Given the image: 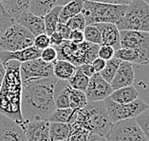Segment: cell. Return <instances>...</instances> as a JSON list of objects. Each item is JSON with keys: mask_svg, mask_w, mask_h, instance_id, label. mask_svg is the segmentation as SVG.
Masks as SVG:
<instances>
[{"mask_svg": "<svg viewBox=\"0 0 149 141\" xmlns=\"http://www.w3.org/2000/svg\"><path fill=\"white\" fill-rule=\"evenodd\" d=\"M58 79L49 77L29 79L22 81L21 114L25 122L47 120L56 109L53 99V89Z\"/></svg>", "mask_w": 149, "mask_h": 141, "instance_id": "6da1fadb", "label": "cell"}, {"mask_svg": "<svg viewBox=\"0 0 149 141\" xmlns=\"http://www.w3.org/2000/svg\"><path fill=\"white\" fill-rule=\"evenodd\" d=\"M20 64L12 60L5 66V75L0 87V114L10 118L24 129L26 122L21 114L22 79Z\"/></svg>", "mask_w": 149, "mask_h": 141, "instance_id": "7a4b0ae2", "label": "cell"}, {"mask_svg": "<svg viewBox=\"0 0 149 141\" xmlns=\"http://www.w3.org/2000/svg\"><path fill=\"white\" fill-rule=\"evenodd\" d=\"M111 124L104 100L88 102L82 110H73L68 122L70 126H79L104 136L107 135Z\"/></svg>", "mask_w": 149, "mask_h": 141, "instance_id": "3957f363", "label": "cell"}, {"mask_svg": "<svg viewBox=\"0 0 149 141\" xmlns=\"http://www.w3.org/2000/svg\"><path fill=\"white\" fill-rule=\"evenodd\" d=\"M126 8L127 5L84 0L82 13L85 16L86 25L97 23H111L116 25L122 19Z\"/></svg>", "mask_w": 149, "mask_h": 141, "instance_id": "277c9868", "label": "cell"}, {"mask_svg": "<svg viewBox=\"0 0 149 141\" xmlns=\"http://www.w3.org/2000/svg\"><path fill=\"white\" fill-rule=\"evenodd\" d=\"M99 45L84 41L82 43H74L65 40L60 46L56 47L57 59L67 60L78 67L82 64L91 63L97 57Z\"/></svg>", "mask_w": 149, "mask_h": 141, "instance_id": "5b68a950", "label": "cell"}, {"mask_svg": "<svg viewBox=\"0 0 149 141\" xmlns=\"http://www.w3.org/2000/svg\"><path fill=\"white\" fill-rule=\"evenodd\" d=\"M116 26L119 31L149 32V4L144 0H131Z\"/></svg>", "mask_w": 149, "mask_h": 141, "instance_id": "8992f818", "label": "cell"}, {"mask_svg": "<svg viewBox=\"0 0 149 141\" xmlns=\"http://www.w3.org/2000/svg\"><path fill=\"white\" fill-rule=\"evenodd\" d=\"M34 36L14 22L0 36V52H16L33 46Z\"/></svg>", "mask_w": 149, "mask_h": 141, "instance_id": "52a82bcc", "label": "cell"}, {"mask_svg": "<svg viewBox=\"0 0 149 141\" xmlns=\"http://www.w3.org/2000/svg\"><path fill=\"white\" fill-rule=\"evenodd\" d=\"M104 102L111 123L135 118L148 108V105L141 98H137L127 104H119L107 97Z\"/></svg>", "mask_w": 149, "mask_h": 141, "instance_id": "ba28073f", "label": "cell"}, {"mask_svg": "<svg viewBox=\"0 0 149 141\" xmlns=\"http://www.w3.org/2000/svg\"><path fill=\"white\" fill-rule=\"evenodd\" d=\"M105 138L107 141H147L134 118L112 123Z\"/></svg>", "mask_w": 149, "mask_h": 141, "instance_id": "9c48e42d", "label": "cell"}, {"mask_svg": "<svg viewBox=\"0 0 149 141\" xmlns=\"http://www.w3.org/2000/svg\"><path fill=\"white\" fill-rule=\"evenodd\" d=\"M121 48L137 51L149 61V32L140 31H120Z\"/></svg>", "mask_w": 149, "mask_h": 141, "instance_id": "30bf717a", "label": "cell"}, {"mask_svg": "<svg viewBox=\"0 0 149 141\" xmlns=\"http://www.w3.org/2000/svg\"><path fill=\"white\" fill-rule=\"evenodd\" d=\"M52 75V63H47L41 58H36L20 64V76L22 81L49 77Z\"/></svg>", "mask_w": 149, "mask_h": 141, "instance_id": "8fae6325", "label": "cell"}, {"mask_svg": "<svg viewBox=\"0 0 149 141\" xmlns=\"http://www.w3.org/2000/svg\"><path fill=\"white\" fill-rule=\"evenodd\" d=\"M113 89L111 88L109 83L105 81L100 74L96 73L89 78L88 88L85 93L88 102H94V101L104 100L111 95Z\"/></svg>", "mask_w": 149, "mask_h": 141, "instance_id": "7c38bea8", "label": "cell"}, {"mask_svg": "<svg viewBox=\"0 0 149 141\" xmlns=\"http://www.w3.org/2000/svg\"><path fill=\"white\" fill-rule=\"evenodd\" d=\"M0 141H27L22 127L0 114Z\"/></svg>", "mask_w": 149, "mask_h": 141, "instance_id": "4fadbf2b", "label": "cell"}, {"mask_svg": "<svg viewBox=\"0 0 149 141\" xmlns=\"http://www.w3.org/2000/svg\"><path fill=\"white\" fill-rule=\"evenodd\" d=\"M23 130L27 141H50L49 122L47 120L28 121Z\"/></svg>", "mask_w": 149, "mask_h": 141, "instance_id": "5bb4252c", "label": "cell"}, {"mask_svg": "<svg viewBox=\"0 0 149 141\" xmlns=\"http://www.w3.org/2000/svg\"><path fill=\"white\" fill-rule=\"evenodd\" d=\"M14 22L28 30L34 37L36 35L45 34V23L43 17L35 15L29 11L19 14L14 19Z\"/></svg>", "mask_w": 149, "mask_h": 141, "instance_id": "9a60e30c", "label": "cell"}, {"mask_svg": "<svg viewBox=\"0 0 149 141\" xmlns=\"http://www.w3.org/2000/svg\"><path fill=\"white\" fill-rule=\"evenodd\" d=\"M40 53H41V51L34 46L16 51V52H0V61L5 67L6 64L12 60L17 61L19 63H24L30 60L40 58Z\"/></svg>", "mask_w": 149, "mask_h": 141, "instance_id": "2e32d148", "label": "cell"}, {"mask_svg": "<svg viewBox=\"0 0 149 141\" xmlns=\"http://www.w3.org/2000/svg\"><path fill=\"white\" fill-rule=\"evenodd\" d=\"M134 80H135V74H134L132 64L122 61L115 76L110 82V86L114 91L123 87L133 85Z\"/></svg>", "mask_w": 149, "mask_h": 141, "instance_id": "e0dca14e", "label": "cell"}, {"mask_svg": "<svg viewBox=\"0 0 149 141\" xmlns=\"http://www.w3.org/2000/svg\"><path fill=\"white\" fill-rule=\"evenodd\" d=\"M102 37V45L112 47L115 51L121 48L120 44V31L115 24L111 23H97Z\"/></svg>", "mask_w": 149, "mask_h": 141, "instance_id": "ac0fdd59", "label": "cell"}, {"mask_svg": "<svg viewBox=\"0 0 149 141\" xmlns=\"http://www.w3.org/2000/svg\"><path fill=\"white\" fill-rule=\"evenodd\" d=\"M71 87L67 80L58 79L53 89V99L56 109L70 108V93Z\"/></svg>", "mask_w": 149, "mask_h": 141, "instance_id": "d6986e66", "label": "cell"}, {"mask_svg": "<svg viewBox=\"0 0 149 141\" xmlns=\"http://www.w3.org/2000/svg\"><path fill=\"white\" fill-rule=\"evenodd\" d=\"M109 98L119 104H127L134 101L135 99L139 98V92L133 85L126 86L114 90L111 95L108 96Z\"/></svg>", "mask_w": 149, "mask_h": 141, "instance_id": "ffe728a7", "label": "cell"}, {"mask_svg": "<svg viewBox=\"0 0 149 141\" xmlns=\"http://www.w3.org/2000/svg\"><path fill=\"white\" fill-rule=\"evenodd\" d=\"M77 67L67 60L57 59L52 63L53 75L60 80H68L75 74Z\"/></svg>", "mask_w": 149, "mask_h": 141, "instance_id": "44dd1931", "label": "cell"}, {"mask_svg": "<svg viewBox=\"0 0 149 141\" xmlns=\"http://www.w3.org/2000/svg\"><path fill=\"white\" fill-rule=\"evenodd\" d=\"M114 57H116V58H118L121 61L129 62L131 64L145 65L148 64L149 62L143 55H141L137 51L130 48H120L118 50H116Z\"/></svg>", "mask_w": 149, "mask_h": 141, "instance_id": "7402d4cb", "label": "cell"}, {"mask_svg": "<svg viewBox=\"0 0 149 141\" xmlns=\"http://www.w3.org/2000/svg\"><path fill=\"white\" fill-rule=\"evenodd\" d=\"M84 8V0H73L62 7L59 14V23L66 24L68 20L78 13H81Z\"/></svg>", "mask_w": 149, "mask_h": 141, "instance_id": "603a6c76", "label": "cell"}, {"mask_svg": "<svg viewBox=\"0 0 149 141\" xmlns=\"http://www.w3.org/2000/svg\"><path fill=\"white\" fill-rule=\"evenodd\" d=\"M3 7L14 20L22 13L28 11L30 0H0Z\"/></svg>", "mask_w": 149, "mask_h": 141, "instance_id": "cb8c5ba5", "label": "cell"}, {"mask_svg": "<svg viewBox=\"0 0 149 141\" xmlns=\"http://www.w3.org/2000/svg\"><path fill=\"white\" fill-rule=\"evenodd\" d=\"M55 6H57V0H30L28 11L43 17Z\"/></svg>", "mask_w": 149, "mask_h": 141, "instance_id": "d4e9b609", "label": "cell"}, {"mask_svg": "<svg viewBox=\"0 0 149 141\" xmlns=\"http://www.w3.org/2000/svg\"><path fill=\"white\" fill-rule=\"evenodd\" d=\"M70 133V127L68 123L49 122L50 141H66Z\"/></svg>", "mask_w": 149, "mask_h": 141, "instance_id": "484cf974", "label": "cell"}, {"mask_svg": "<svg viewBox=\"0 0 149 141\" xmlns=\"http://www.w3.org/2000/svg\"><path fill=\"white\" fill-rule=\"evenodd\" d=\"M61 9V6H55L43 16L45 23V34H48L49 36L52 35L54 32H56L57 26L59 24V14Z\"/></svg>", "mask_w": 149, "mask_h": 141, "instance_id": "4316f807", "label": "cell"}, {"mask_svg": "<svg viewBox=\"0 0 149 141\" xmlns=\"http://www.w3.org/2000/svg\"><path fill=\"white\" fill-rule=\"evenodd\" d=\"M88 103L85 92L71 89L70 93V108L72 110H82Z\"/></svg>", "mask_w": 149, "mask_h": 141, "instance_id": "83f0119b", "label": "cell"}, {"mask_svg": "<svg viewBox=\"0 0 149 141\" xmlns=\"http://www.w3.org/2000/svg\"><path fill=\"white\" fill-rule=\"evenodd\" d=\"M68 84H70V86L71 87V89L86 92V88H88V82H89V77L84 74L77 68L75 74L72 75L71 78L68 79Z\"/></svg>", "mask_w": 149, "mask_h": 141, "instance_id": "f1b7e54d", "label": "cell"}, {"mask_svg": "<svg viewBox=\"0 0 149 141\" xmlns=\"http://www.w3.org/2000/svg\"><path fill=\"white\" fill-rule=\"evenodd\" d=\"M121 62L122 61L119 60L118 58H116V57H113V58L110 60L105 61V66L103 69V71H102L101 73H99L100 75L105 81L110 84V82L115 76L116 73H117V70Z\"/></svg>", "mask_w": 149, "mask_h": 141, "instance_id": "f546056e", "label": "cell"}, {"mask_svg": "<svg viewBox=\"0 0 149 141\" xmlns=\"http://www.w3.org/2000/svg\"><path fill=\"white\" fill-rule=\"evenodd\" d=\"M83 32H84V37H85V41L99 46L102 45L101 32L96 25L94 24L86 25L85 29L83 30Z\"/></svg>", "mask_w": 149, "mask_h": 141, "instance_id": "4dcf8cb0", "label": "cell"}, {"mask_svg": "<svg viewBox=\"0 0 149 141\" xmlns=\"http://www.w3.org/2000/svg\"><path fill=\"white\" fill-rule=\"evenodd\" d=\"M73 110L70 108L68 109H55L53 113L49 116L47 121L49 122H58V123H68L70 122V116Z\"/></svg>", "mask_w": 149, "mask_h": 141, "instance_id": "1f68e13d", "label": "cell"}, {"mask_svg": "<svg viewBox=\"0 0 149 141\" xmlns=\"http://www.w3.org/2000/svg\"><path fill=\"white\" fill-rule=\"evenodd\" d=\"M70 133L66 141H86L89 132L79 126H70Z\"/></svg>", "mask_w": 149, "mask_h": 141, "instance_id": "d6a6232c", "label": "cell"}, {"mask_svg": "<svg viewBox=\"0 0 149 141\" xmlns=\"http://www.w3.org/2000/svg\"><path fill=\"white\" fill-rule=\"evenodd\" d=\"M136 122L139 124L140 128L143 131V135L147 141H149V106L145 111H143L141 114L134 118Z\"/></svg>", "mask_w": 149, "mask_h": 141, "instance_id": "836d02e7", "label": "cell"}, {"mask_svg": "<svg viewBox=\"0 0 149 141\" xmlns=\"http://www.w3.org/2000/svg\"><path fill=\"white\" fill-rule=\"evenodd\" d=\"M14 23V20L10 16L7 11L3 7L1 1H0V36L4 34V32L9 29Z\"/></svg>", "mask_w": 149, "mask_h": 141, "instance_id": "e575fe53", "label": "cell"}, {"mask_svg": "<svg viewBox=\"0 0 149 141\" xmlns=\"http://www.w3.org/2000/svg\"><path fill=\"white\" fill-rule=\"evenodd\" d=\"M66 25L71 31H83L86 26V23L85 16L81 13L76 14L73 17H71L70 20H68Z\"/></svg>", "mask_w": 149, "mask_h": 141, "instance_id": "d590c367", "label": "cell"}, {"mask_svg": "<svg viewBox=\"0 0 149 141\" xmlns=\"http://www.w3.org/2000/svg\"><path fill=\"white\" fill-rule=\"evenodd\" d=\"M57 50L55 47L49 46L48 48H45L41 51L40 53V58L47 63H53L57 60Z\"/></svg>", "mask_w": 149, "mask_h": 141, "instance_id": "8d00e7d4", "label": "cell"}, {"mask_svg": "<svg viewBox=\"0 0 149 141\" xmlns=\"http://www.w3.org/2000/svg\"><path fill=\"white\" fill-rule=\"evenodd\" d=\"M114 55H115V50L112 47L107 45H100L97 56L104 59V61H107L113 58Z\"/></svg>", "mask_w": 149, "mask_h": 141, "instance_id": "74e56055", "label": "cell"}, {"mask_svg": "<svg viewBox=\"0 0 149 141\" xmlns=\"http://www.w3.org/2000/svg\"><path fill=\"white\" fill-rule=\"evenodd\" d=\"M33 46L36 47V48L40 51L44 50L45 48H48L49 46H50L49 36L46 34H41L39 35H36L34 37Z\"/></svg>", "mask_w": 149, "mask_h": 141, "instance_id": "f35d334b", "label": "cell"}, {"mask_svg": "<svg viewBox=\"0 0 149 141\" xmlns=\"http://www.w3.org/2000/svg\"><path fill=\"white\" fill-rule=\"evenodd\" d=\"M49 41H50V46H53V47H58L60 46L62 43L65 41V39L63 37L59 32H54L52 35H49Z\"/></svg>", "mask_w": 149, "mask_h": 141, "instance_id": "ab89813d", "label": "cell"}, {"mask_svg": "<svg viewBox=\"0 0 149 141\" xmlns=\"http://www.w3.org/2000/svg\"><path fill=\"white\" fill-rule=\"evenodd\" d=\"M80 71L82 72V73L86 75L88 77H91L92 75L94 74H96L95 73V71H94V68L93 66L91 65V63H86V64H82V65H80V66L77 67Z\"/></svg>", "mask_w": 149, "mask_h": 141, "instance_id": "60d3db41", "label": "cell"}, {"mask_svg": "<svg viewBox=\"0 0 149 141\" xmlns=\"http://www.w3.org/2000/svg\"><path fill=\"white\" fill-rule=\"evenodd\" d=\"M70 41H72L74 43H82L85 41L83 31H71L70 35Z\"/></svg>", "mask_w": 149, "mask_h": 141, "instance_id": "b9f144b4", "label": "cell"}, {"mask_svg": "<svg viewBox=\"0 0 149 141\" xmlns=\"http://www.w3.org/2000/svg\"><path fill=\"white\" fill-rule=\"evenodd\" d=\"M56 31L59 32L60 34L63 35V37H64L65 40H68V39H70V35L71 30L67 26L66 24L59 23V24H58V26H57Z\"/></svg>", "mask_w": 149, "mask_h": 141, "instance_id": "7bdbcfd3", "label": "cell"}, {"mask_svg": "<svg viewBox=\"0 0 149 141\" xmlns=\"http://www.w3.org/2000/svg\"><path fill=\"white\" fill-rule=\"evenodd\" d=\"M91 65L94 68V71H95V73H101L102 71H103V69L104 68L105 66V61L104 59L100 58V57H96L95 59H94L92 62H91Z\"/></svg>", "mask_w": 149, "mask_h": 141, "instance_id": "ee69618b", "label": "cell"}, {"mask_svg": "<svg viewBox=\"0 0 149 141\" xmlns=\"http://www.w3.org/2000/svg\"><path fill=\"white\" fill-rule=\"evenodd\" d=\"M91 2H102V3H111V4H123L128 5L131 0H86Z\"/></svg>", "mask_w": 149, "mask_h": 141, "instance_id": "f6af8a7d", "label": "cell"}, {"mask_svg": "<svg viewBox=\"0 0 149 141\" xmlns=\"http://www.w3.org/2000/svg\"><path fill=\"white\" fill-rule=\"evenodd\" d=\"M86 141H107V138L104 135H101L96 133H89Z\"/></svg>", "mask_w": 149, "mask_h": 141, "instance_id": "bcb514c9", "label": "cell"}, {"mask_svg": "<svg viewBox=\"0 0 149 141\" xmlns=\"http://www.w3.org/2000/svg\"><path fill=\"white\" fill-rule=\"evenodd\" d=\"M4 75H5V67H4V65L1 63V61H0V87H1Z\"/></svg>", "mask_w": 149, "mask_h": 141, "instance_id": "7dc6e473", "label": "cell"}, {"mask_svg": "<svg viewBox=\"0 0 149 141\" xmlns=\"http://www.w3.org/2000/svg\"><path fill=\"white\" fill-rule=\"evenodd\" d=\"M71 1H73V0H57V6L63 7V6L67 5L68 3H70Z\"/></svg>", "mask_w": 149, "mask_h": 141, "instance_id": "c3c4849f", "label": "cell"}, {"mask_svg": "<svg viewBox=\"0 0 149 141\" xmlns=\"http://www.w3.org/2000/svg\"><path fill=\"white\" fill-rule=\"evenodd\" d=\"M144 1L146 2V3H148V4H149V0H144Z\"/></svg>", "mask_w": 149, "mask_h": 141, "instance_id": "681fc988", "label": "cell"}]
</instances>
